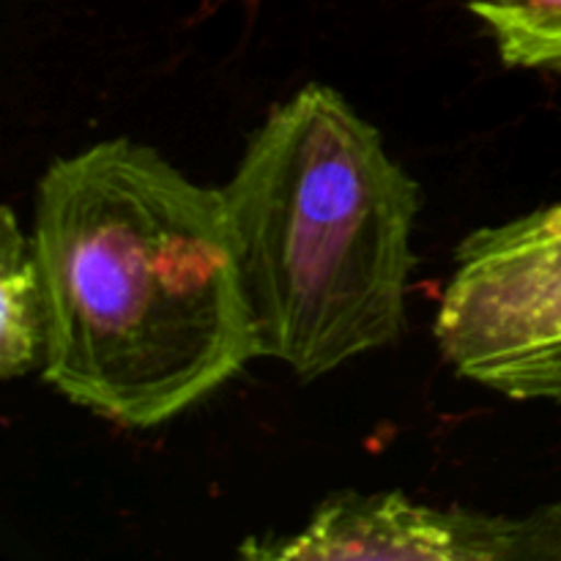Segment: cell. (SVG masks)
<instances>
[{"label": "cell", "instance_id": "cell-6", "mask_svg": "<svg viewBox=\"0 0 561 561\" xmlns=\"http://www.w3.org/2000/svg\"><path fill=\"white\" fill-rule=\"evenodd\" d=\"M469 9L515 69L561 71V0H471Z\"/></svg>", "mask_w": 561, "mask_h": 561}, {"label": "cell", "instance_id": "cell-5", "mask_svg": "<svg viewBox=\"0 0 561 561\" xmlns=\"http://www.w3.org/2000/svg\"><path fill=\"white\" fill-rule=\"evenodd\" d=\"M44 301L31 236L9 206L0 211V378L14 381L42 367Z\"/></svg>", "mask_w": 561, "mask_h": 561}, {"label": "cell", "instance_id": "cell-4", "mask_svg": "<svg viewBox=\"0 0 561 561\" xmlns=\"http://www.w3.org/2000/svg\"><path fill=\"white\" fill-rule=\"evenodd\" d=\"M252 561H518V518L433 507L403 493H334L305 529L250 537Z\"/></svg>", "mask_w": 561, "mask_h": 561}, {"label": "cell", "instance_id": "cell-7", "mask_svg": "<svg viewBox=\"0 0 561 561\" xmlns=\"http://www.w3.org/2000/svg\"><path fill=\"white\" fill-rule=\"evenodd\" d=\"M518 561H561V502L518 518Z\"/></svg>", "mask_w": 561, "mask_h": 561}, {"label": "cell", "instance_id": "cell-2", "mask_svg": "<svg viewBox=\"0 0 561 561\" xmlns=\"http://www.w3.org/2000/svg\"><path fill=\"white\" fill-rule=\"evenodd\" d=\"M222 195L263 359L316 381L398 343L420 184L343 93L272 107Z\"/></svg>", "mask_w": 561, "mask_h": 561}, {"label": "cell", "instance_id": "cell-3", "mask_svg": "<svg viewBox=\"0 0 561 561\" xmlns=\"http://www.w3.org/2000/svg\"><path fill=\"white\" fill-rule=\"evenodd\" d=\"M433 334L466 381L561 403V203L458 247Z\"/></svg>", "mask_w": 561, "mask_h": 561}, {"label": "cell", "instance_id": "cell-1", "mask_svg": "<svg viewBox=\"0 0 561 561\" xmlns=\"http://www.w3.org/2000/svg\"><path fill=\"white\" fill-rule=\"evenodd\" d=\"M42 376L69 403L151 431L261 359L222 186L113 137L36 184Z\"/></svg>", "mask_w": 561, "mask_h": 561}]
</instances>
